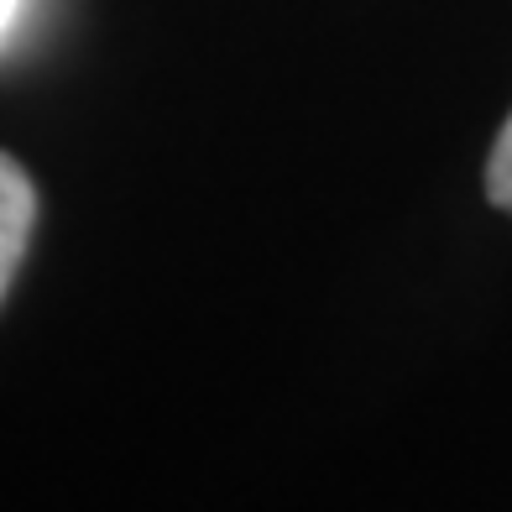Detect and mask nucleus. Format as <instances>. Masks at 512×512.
Returning a JSON list of instances; mask_svg holds the SVG:
<instances>
[{
  "mask_svg": "<svg viewBox=\"0 0 512 512\" xmlns=\"http://www.w3.org/2000/svg\"><path fill=\"white\" fill-rule=\"evenodd\" d=\"M32 225H37V189H32V178L21 173L16 157L0 152V298H6L21 256H27Z\"/></svg>",
  "mask_w": 512,
  "mask_h": 512,
  "instance_id": "nucleus-1",
  "label": "nucleus"
},
{
  "mask_svg": "<svg viewBox=\"0 0 512 512\" xmlns=\"http://www.w3.org/2000/svg\"><path fill=\"white\" fill-rule=\"evenodd\" d=\"M486 194H492L497 209L512 215V115H507V126L492 147V162H486Z\"/></svg>",
  "mask_w": 512,
  "mask_h": 512,
  "instance_id": "nucleus-2",
  "label": "nucleus"
},
{
  "mask_svg": "<svg viewBox=\"0 0 512 512\" xmlns=\"http://www.w3.org/2000/svg\"><path fill=\"white\" fill-rule=\"evenodd\" d=\"M16 6H21V0H0V37H6V27H11V16H16Z\"/></svg>",
  "mask_w": 512,
  "mask_h": 512,
  "instance_id": "nucleus-3",
  "label": "nucleus"
}]
</instances>
